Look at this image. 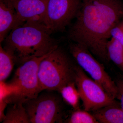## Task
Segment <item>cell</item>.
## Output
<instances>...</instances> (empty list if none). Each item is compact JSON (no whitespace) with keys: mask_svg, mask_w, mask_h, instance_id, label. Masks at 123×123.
<instances>
[{"mask_svg":"<svg viewBox=\"0 0 123 123\" xmlns=\"http://www.w3.org/2000/svg\"><path fill=\"white\" fill-rule=\"evenodd\" d=\"M123 16V6L119 0H82L68 37L107 61L111 31Z\"/></svg>","mask_w":123,"mask_h":123,"instance_id":"6da1fadb","label":"cell"},{"mask_svg":"<svg viewBox=\"0 0 123 123\" xmlns=\"http://www.w3.org/2000/svg\"><path fill=\"white\" fill-rule=\"evenodd\" d=\"M88 111L78 109L71 115L68 123H98L93 116Z\"/></svg>","mask_w":123,"mask_h":123,"instance_id":"2e32d148","label":"cell"},{"mask_svg":"<svg viewBox=\"0 0 123 123\" xmlns=\"http://www.w3.org/2000/svg\"><path fill=\"white\" fill-rule=\"evenodd\" d=\"M82 0H49L44 23L52 32L63 31L76 17Z\"/></svg>","mask_w":123,"mask_h":123,"instance_id":"ba28073f","label":"cell"},{"mask_svg":"<svg viewBox=\"0 0 123 123\" xmlns=\"http://www.w3.org/2000/svg\"><path fill=\"white\" fill-rule=\"evenodd\" d=\"M118 89L117 98L120 101V107L123 111V80L119 81L117 84Z\"/></svg>","mask_w":123,"mask_h":123,"instance_id":"ac0fdd59","label":"cell"},{"mask_svg":"<svg viewBox=\"0 0 123 123\" xmlns=\"http://www.w3.org/2000/svg\"><path fill=\"white\" fill-rule=\"evenodd\" d=\"M111 36V38L123 44V21L118 23L112 28Z\"/></svg>","mask_w":123,"mask_h":123,"instance_id":"e0dca14e","label":"cell"},{"mask_svg":"<svg viewBox=\"0 0 123 123\" xmlns=\"http://www.w3.org/2000/svg\"><path fill=\"white\" fill-rule=\"evenodd\" d=\"M53 33L43 23L26 22L10 31L3 41L4 48L12 55L15 62L23 64L58 47Z\"/></svg>","mask_w":123,"mask_h":123,"instance_id":"7a4b0ae2","label":"cell"},{"mask_svg":"<svg viewBox=\"0 0 123 123\" xmlns=\"http://www.w3.org/2000/svg\"><path fill=\"white\" fill-rule=\"evenodd\" d=\"M38 76L42 90L58 91L74 79V68L66 53L59 47L40 62Z\"/></svg>","mask_w":123,"mask_h":123,"instance_id":"3957f363","label":"cell"},{"mask_svg":"<svg viewBox=\"0 0 123 123\" xmlns=\"http://www.w3.org/2000/svg\"><path fill=\"white\" fill-rule=\"evenodd\" d=\"M24 104L31 123H56L61 121L60 103L58 98L53 94H42Z\"/></svg>","mask_w":123,"mask_h":123,"instance_id":"52a82bcc","label":"cell"},{"mask_svg":"<svg viewBox=\"0 0 123 123\" xmlns=\"http://www.w3.org/2000/svg\"><path fill=\"white\" fill-rule=\"evenodd\" d=\"M12 55L0 46V82H5L11 73L15 63Z\"/></svg>","mask_w":123,"mask_h":123,"instance_id":"4fadbf2b","label":"cell"},{"mask_svg":"<svg viewBox=\"0 0 123 123\" xmlns=\"http://www.w3.org/2000/svg\"><path fill=\"white\" fill-rule=\"evenodd\" d=\"M92 115L99 123H123V111L116 102L93 111Z\"/></svg>","mask_w":123,"mask_h":123,"instance_id":"8fae6325","label":"cell"},{"mask_svg":"<svg viewBox=\"0 0 123 123\" xmlns=\"http://www.w3.org/2000/svg\"><path fill=\"white\" fill-rule=\"evenodd\" d=\"M76 85L75 81L70 82L58 90L65 101L75 110L78 108L79 99L80 98Z\"/></svg>","mask_w":123,"mask_h":123,"instance_id":"5bb4252c","label":"cell"},{"mask_svg":"<svg viewBox=\"0 0 123 123\" xmlns=\"http://www.w3.org/2000/svg\"><path fill=\"white\" fill-rule=\"evenodd\" d=\"M23 104L22 103H15L9 107L2 123H31L29 115Z\"/></svg>","mask_w":123,"mask_h":123,"instance_id":"7c38bea8","label":"cell"},{"mask_svg":"<svg viewBox=\"0 0 123 123\" xmlns=\"http://www.w3.org/2000/svg\"><path fill=\"white\" fill-rule=\"evenodd\" d=\"M69 50L78 65L88 73L111 98L114 99L117 98V86L106 72L103 66L92 56L88 49L74 42L70 44Z\"/></svg>","mask_w":123,"mask_h":123,"instance_id":"5b68a950","label":"cell"},{"mask_svg":"<svg viewBox=\"0 0 123 123\" xmlns=\"http://www.w3.org/2000/svg\"><path fill=\"white\" fill-rule=\"evenodd\" d=\"M108 59L119 66L123 67V44L111 38L107 45Z\"/></svg>","mask_w":123,"mask_h":123,"instance_id":"9a60e30c","label":"cell"},{"mask_svg":"<svg viewBox=\"0 0 123 123\" xmlns=\"http://www.w3.org/2000/svg\"><path fill=\"white\" fill-rule=\"evenodd\" d=\"M24 23L13 9L0 0V42L2 43L11 31Z\"/></svg>","mask_w":123,"mask_h":123,"instance_id":"30bf717a","label":"cell"},{"mask_svg":"<svg viewBox=\"0 0 123 123\" xmlns=\"http://www.w3.org/2000/svg\"><path fill=\"white\" fill-rule=\"evenodd\" d=\"M48 0H3L6 5L14 10L23 22H38L43 23Z\"/></svg>","mask_w":123,"mask_h":123,"instance_id":"9c48e42d","label":"cell"},{"mask_svg":"<svg viewBox=\"0 0 123 123\" xmlns=\"http://www.w3.org/2000/svg\"><path fill=\"white\" fill-rule=\"evenodd\" d=\"M48 53L40 57H34L24 62L18 68L10 83L14 86L15 92L5 100L7 103L24 104L38 96L42 91L38 76L39 66Z\"/></svg>","mask_w":123,"mask_h":123,"instance_id":"277c9868","label":"cell"},{"mask_svg":"<svg viewBox=\"0 0 123 123\" xmlns=\"http://www.w3.org/2000/svg\"><path fill=\"white\" fill-rule=\"evenodd\" d=\"M74 79L86 111L93 112L115 103L99 84L86 76L79 65L74 68Z\"/></svg>","mask_w":123,"mask_h":123,"instance_id":"8992f818","label":"cell"}]
</instances>
